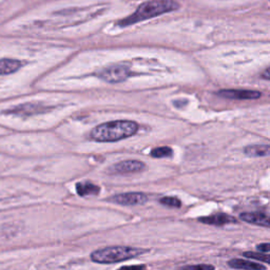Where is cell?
I'll list each match as a JSON object with an SVG mask.
<instances>
[{"label":"cell","mask_w":270,"mask_h":270,"mask_svg":"<svg viewBox=\"0 0 270 270\" xmlns=\"http://www.w3.org/2000/svg\"><path fill=\"white\" fill-rule=\"evenodd\" d=\"M146 169V165L139 161H124L114 165L111 170L115 173L128 174V173H136L142 172Z\"/></svg>","instance_id":"6"},{"label":"cell","mask_w":270,"mask_h":270,"mask_svg":"<svg viewBox=\"0 0 270 270\" xmlns=\"http://www.w3.org/2000/svg\"><path fill=\"white\" fill-rule=\"evenodd\" d=\"M149 250L143 248L112 246L95 250L91 254V260L98 264H114L147 254Z\"/></svg>","instance_id":"3"},{"label":"cell","mask_w":270,"mask_h":270,"mask_svg":"<svg viewBox=\"0 0 270 270\" xmlns=\"http://www.w3.org/2000/svg\"><path fill=\"white\" fill-rule=\"evenodd\" d=\"M228 266L235 269H242V270H266V266L251 262V261L243 260V259H232L228 261Z\"/></svg>","instance_id":"10"},{"label":"cell","mask_w":270,"mask_h":270,"mask_svg":"<svg viewBox=\"0 0 270 270\" xmlns=\"http://www.w3.org/2000/svg\"><path fill=\"white\" fill-rule=\"evenodd\" d=\"M269 1H270V0H269Z\"/></svg>","instance_id":"22"},{"label":"cell","mask_w":270,"mask_h":270,"mask_svg":"<svg viewBox=\"0 0 270 270\" xmlns=\"http://www.w3.org/2000/svg\"><path fill=\"white\" fill-rule=\"evenodd\" d=\"M257 249H258L259 253H262V254L270 253V243L259 244V245H257Z\"/></svg>","instance_id":"19"},{"label":"cell","mask_w":270,"mask_h":270,"mask_svg":"<svg viewBox=\"0 0 270 270\" xmlns=\"http://www.w3.org/2000/svg\"><path fill=\"white\" fill-rule=\"evenodd\" d=\"M43 110H44V107L41 105L26 104V105H21L15 109L7 111V112L16 114V115H32V114L41 113L43 112Z\"/></svg>","instance_id":"11"},{"label":"cell","mask_w":270,"mask_h":270,"mask_svg":"<svg viewBox=\"0 0 270 270\" xmlns=\"http://www.w3.org/2000/svg\"><path fill=\"white\" fill-rule=\"evenodd\" d=\"M179 6L180 4L175 0H149L139 5L136 11L124 19L120 24L126 26L138 21L151 19L153 17L178 10Z\"/></svg>","instance_id":"2"},{"label":"cell","mask_w":270,"mask_h":270,"mask_svg":"<svg viewBox=\"0 0 270 270\" xmlns=\"http://www.w3.org/2000/svg\"><path fill=\"white\" fill-rule=\"evenodd\" d=\"M180 270H216V267L210 264H199V265H186L180 268Z\"/></svg>","instance_id":"18"},{"label":"cell","mask_w":270,"mask_h":270,"mask_svg":"<svg viewBox=\"0 0 270 270\" xmlns=\"http://www.w3.org/2000/svg\"><path fill=\"white\" fill-rule=\"evenodd\" d=\"M160 203L170 208H180L182 206V202L178 198H172V197L162 198L160 200Z\"/></svg>","instance_id":"17"},{"label":"cell","mask_w":270,"mask_h":270,"mask_svg":"<svg viewBox=\"0 0 270 270\" xmlns=\"http://www.w3.org/2000/svg\"><path fill=\"white\" fill-rule=\"evenodd\" d=\"M262 76H263V78H266V79L270 80V68H268L266 71H264Z\"/></svg>","instance_id":"21"},{"label":"cell","mask_w":270,"mask_h":270,"mask_svg":"<svg viewBox=\"0 0 270 270\" xmlns=\"http://www.w3.org/2000/svg\"><path fill=\"white\" fill-rule=\"evenodd\" d=\"M109 202L123 205V206H139V205H144L148 202V197L142 192H128L116 194L110 198Z\"/></svg>","instance_id":"5"},{"label":"cell","mask_w":270,"mask_h":270,"mask_svg":"<svg viewBox=\"0 0 270 270\" xmlns=\"http://www.w3.org/2000/svg\"><path fill=\"white\" fill-rule=\"evenodd\" d=\"M21 67V62L16 59H0V75H7L17 72Z\"/></svg>","instance_id":"14"},{"label":"cell","mask_w":270,"mask_h":270,"mask_svg":"<svg viewBox=\"0 0 270 270\" xmlns=\"http://www.w3.org/2000/svg\"><path fill=\"white\" fill-rule=\"evenodd\" d=\"M244 153L249 157H265L270 155V145H250L245 147Z\"/></svg>","instance_id":"12"},{"label":"cell","mask_w":270,"mask_h":270,"mask_svg":"<svg viewBox=\"0 0 270 270\" xmlns=\"http://www.w3.org/2000/svg\"><path fill=\"white\" fill-rule=\"evenodd\" d=\"M129 76L130 70L125 66H120V64L106 68L99 73V77L110 83H117L125 81Z\"/></svg>","instance_id":"4"},{"label":"cell","mask_w":270,"mask_h":270,"mask_svg":"<svg viewBox=\"0 0 270 270\" xmlns=\"http://www.w3.org/2000/svg\"><path fill=\"white\" fill-rule=\"evenodd\" d=\"M199 222L203 223V224L212 226H223L226 224H230V223H237V219H235L234 217H230L225 213H216L209 217L200 218Z\"/></svg>","instance_id":"9"},{"label":"cell","mask_w":270,"mask_h":270,"mask_svg":"<svg viewBox=\"0 0 270 270\" xmlns=\"http://www.w3.org/2000/svg\"><path fill=\"white\" fill-rule=\"evenodd\" d=\"M118 270H146L145 265H132V266H123Z\"/></svg>","instance_id":"20"},{"label":"cell","mask_w":270,"mask_h":270,"mask_svg":"<svg viewBox=\"0 0 270 270\" xmlns=\"http://www.w3.org/2000/svg\"><path fill=\"white\" fill-rule=\"evenodd\" d=\"M150 154L154 158L171 157L173 154V150L170 147H157L153 149V150L150 152Z\"/></svg>","instance_id":"15"},{"label":"cell","mask_w":270,"mask_h":270,"mask_svg":"<svg viewBox=\"0 0 270 270\" xmlns=\"http://www.w3.org/2000/svg\"><path fill=\"white\" fill-rule=\"evenodd\" d=\"M218 94L229 99H258L261 97L260 92L251 90H222Z\"/></svg>","instance_id":"7"},{"label":"cell","mask_w":270,"mask_h":270,"mask_svg":"<svg viewBox=\"0 0 270 270\" xmlns=\"http://www.w3.org/2000/svg\"><path fill=\"white\" fill-rule=\"evenodd\" d=\"M240 219L253 225L270 228V216L261 212H244L240 214Z\"/></svg>","instance_id":"8"},{"label":"cell","mask_w":270,"mask_h":270,"mask_svg":"<svg viewBox=\"0 0 270 270\" xmlns=\"http://www.w3.org/2000/svg\"><path fill=\"white\" fill-rule=\"evenodd\" d=\"M243 256L248 259H253V260L260 261V262L270 264V255H266L262 253H251V251H249V253H244Z\"/></svg>","instance_id":"16"},{"label":"cell","mask_w":270,"mask_h":270,"mask_svg":"<svg viewBox=\"0 0 270 270\" xmlns=\"http://www.w3.org/2000/svg\"><path fill=\"white\" fill-rule=\"evenodd\" d=\"M76 191L80 197H92V195H98L100 188L98 186L92 184L90 182H82L76 185Z\"/></svg>","instance_id":"13"},{"label":"cell","mask_w":270,"mask_h":270,"mask_svg":"<svg viewBox=\"0 0 270 270\" xmlns=\"http://www.w3.org/2000/svg\"><path fill=\"white\" fill-rule=\"evenodd\" d=\"M138 125L132 120H114L98 125L92 130L90 137L99 143H113L133 136Z\"/></svg>","instance_id":"1"}]
</instances>
